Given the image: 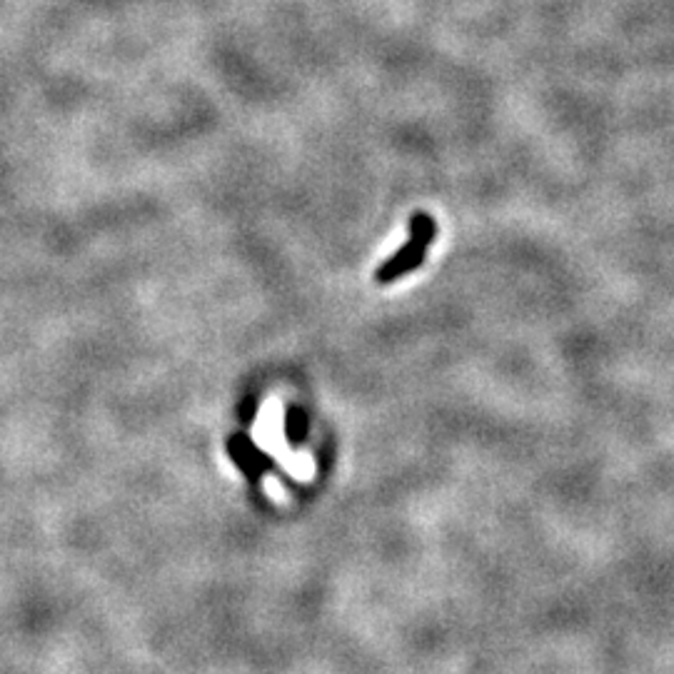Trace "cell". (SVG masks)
<instances>
[{
    "label": "cell",
    "mask_w": 674,
    "mask_h": 674,
    "mask_svg": "<svg viewBox=\"0 0 674 674\" xmlns=\"http://www.w3.org/2000/svg\"><path fill=\"white\" fill-rule=\"evenodd\" d=\"M432 238H435V220L425 213L415 215V218L410 220V243H407L400 253H395L390 260H385V263L380 265V270H377L375 275L377 283L387 285L392 283V280L402 278V275L420 268L427 250H430Z\"/></svg>",
    "instance_id": "6da1fadb"
},
{
    "label": "cell",
    "mask_w": 674,
    "mask_h": 674,
    "mask_svg": "<svg viewBox=\"0 0 674 674\" xmlns=\"http://www.w3.org/2000/svg\"><path fill=\"white\" fill-rule=\"evenodd\" d=\"M230 452H233L235 460L240 462V467H243V470H248L253 477L258 475V472H263L265 467L270 465L268 457H265L260 450H255L253 442L245 440V437H240V435L230 440Z\"/></svg>",
    "instance_id": "7a4b0ae2"
},
{
    "label": "cell",
    "mask_w": 674,
    "mask_h": 674,
    "mask_svg": "<svg viewBox=\"0 0 674 674\" xmlns=\"http://www.w3.org/2000/svg\"><path fill=\"white\" fill-rule=\"evenodd\" d=\"M285 425H288V437L293 445H300L308 437V415L300 407H290Z\"/></svg>",
    "instance_id": "3957f363"
}]
</instances>
